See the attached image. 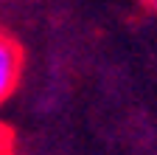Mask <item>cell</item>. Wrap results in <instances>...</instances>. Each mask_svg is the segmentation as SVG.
Wrapping results in <instances>:
<instances>
[{"instance_id": "1", "label": "cell", "mask_w": 157, "mask_h": 155, "mask_svg": "<svg viewBox=\"0 0 157 155\" xmlns=\"http://www.w3.org/2000/svg\"><path fill=\"white\" fill-rule=\"evenodd\" d=\"M20 73H23V51L11 34L0 28V102H6L14 93Z\"/></svg>"}, {"instance_id": "2", "label": "cell", "mask_w": 157, "mask_h": 155, "mask_svg": "<svg viewBox=\"0 0 157 155\" xmlns=\"http://www.w3.org/2000/svg\"><path fill=\"white\" fill-rule=\"evenodd\" d=\"M143 6L151 9V11H157V0H143Z\"/></svg>"}]
</instances>
